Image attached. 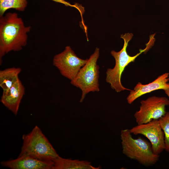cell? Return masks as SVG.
<instances>
[{"label":"cell","mask_w":169,"mask_h":169,"mask_svg":"<svg viewBox=\"0 0 169 169\" xmlns=\"http://www.w3.org/2000/svg\"><path fill=\"white\" fill-rule=\"evenodd\" d=\"M1 165L12 169H52L54 161L39 159L29 156H18L15 159L3 161Z\"/></svg>","instance_id":"cell-10"},{"label":"cell","mask_w":169,"mask_h":169,"mask_svg":"<svg viewBox=\"0 0 169 169\" xmlns=\"http://www.w3.org/2000/svg\"><path fill=\"white\" fill-rule=\"evenodd\" d=\"M139 110L134 115L137 125L147 123L152 120H158L166 113V106L169 100L165 97L152 96L140 101Z\"/></svg>","instance_id":"cell-6"},{"label":"cell","mask_w":169,"mask_h":169,"mask_svg":"<svg viewBox=\"0 0 169 169\" xmlns=\"http://www.w3.org/2000/svg\"><path fill=\"white\" fill-rule=\"evenodd\" d=\"M168 83L169 84V77L168 78Z\"/></svg>","instance_id":"cell-18"},{"label":"cell","mask_w":169,"mask_h":169,"mask_svg":"<svg viewBox=\"0 0 169 169\" xmlns=\"http://www.w3.org/2000/svg\"><path fill=\"white\" fill-rule=\"evenodd\" d=\"M23 144L19 156H29L39 159L54 161L59 156L42 132L36 125L22 136Z\"/></svg>","instance_id":"cell-3"},{"label":"cell","mask_w":169,"mask_h":169,"mask_svg":"<svg viewBox=\"0 0 169 169\" xmlns=\"http://www.w3.org/2000/svg\"><path fill=\"white\" fill-rule=\"evenodd\" d=\"M53 1H54L55 2H57V3H62L64 5H65L66 6H69L71 7H75L76 8H77L80 12V13L81 14L82 12V11L80 10V9H81V8H80L79 7V6L77 5H72L70 3H69L68 2H67L66 1L64 0H51Z\"/></svg>","instance_id":"cell-16"},{"label":"cell","mask_w":169,"mask_h":169,"mask_svg":"<svg viewBox=\"0 0 169 169\" xmlns=\"http://www.w3.org/2000/svg\"><path fill=\"white\" fill-rule=\"evenodd\" d=\"M120 139L123 153L131 159L148 167L155 165L159 160V155L153 153L151 144L140 137L134 138L129 129L122 130Z\"/></svg>","instance_id":"cell-2"},{"label":"cell","mask_w":169,"mask_h":169,"mask_svg":"<svg viewBox=\"0 0 169 169\" xmlns=\"http://www.w3.org/2000/svg\"><path fill=\"white\" fill-rule=\"evenodd\" d=\"M21 71L19 67H11L0 71V86L3 91L9 90L19 79Z\"/></svg>","instance_id":"cell-13"},{"label":"cell","mask_w":169,"mask_h":169,"mask_svg":"<svg viewBox=\"0 0 169 169\" xmlns=\"http://www.w3.org/2000/svg\"><path fill=\"white\" fill-rule=\"evenodd\" d=\"M99 55V49L96 48L75 78L70 81L71 84L79 88L82 91L80 102L83 101L86 95L89 92L100 91L99 67L97 64Z\"/></svg>","instance_id":"cell-5"},{"label":"cell","mask_w":169,"mask_h":169,"mask_svg":"<svg viewBox=\"0 0 169 169\" xmlns=\"http://www.w3.org/2000/svg\"><path fill=\"white\" fill-rule=\"evenodd\" d=\"M88 60L78 57L70 46H67L63 52L54 56L53 63L62 75L71 81Z\"/></svg>","instance_id":"cell-7"},{"label":"cell","mask_w":169,"mask_h":169,"mask_svg":"<svg viewBox=\"0 0 169 169\" xmlns=\"http://www.w3.org/2000/svg\"><path fill=\"white\" fill-rule=\"evenodd\" d=\"M52 169H100V166L95 167L87 160L65 159L59 156L54 161Z\"/></svg>","instance_id":"cell-12"},{"label":"cell","mask_w":169,"mask_h":169,"mask_svg":"<svg viewBox=\"0 0 169 169\" xmlns=\"http://www.w3.org/2000/svg\"><path fill=\"white\" fill-rule=\"evenodd\" d=\"M169 75V73H165L147 84H142L139 82L133 90H130V94L126 98L128 103L131 104L139 97L154 90L160 89L169 90V84L168 83Z\"/></svg>","instance_id":"cell-9"},{"label":"cell","mask_w":169,"mask_h":169,"mask_svg":"<svg viewBox=\"0 0 169 169\" xmlns=\"http://www.w3.org/2000/svg\"><path fill=\"white\" fill-rule=\"evenodd\" d=\"M165 93L166 94L169 98V89L164 90Z\"/></svg>","instance_id":"cell-17"},{"label":"cell","mask_w":169,"mask_h":169,"mask_svg":"<svg viewBox=\"0 0 169 169\" xmlns=\"http://www.w3.org/2000/svg\"><path fill=\"white\" fill-rule=\"evenodd\" d=\"M129 130L135 135H142L148 138L155 155H159L165 150L164 134L158 120H152L147 123L137 125Z\"/></svg>","instance_id":"cell-8"},{"label":"cell","mask_w":169,"mask_h":169,"mask_svg":"<svg viewBox=\"0 0 169 169\" xmlns=\"http://www.w3.org/2000/svg\"><path fill=\"white\" fill-rule=\"evenodd\" d=\"M132 33H125L122 34L120 38L124 40L123 48L118 52L112 50L110 53L115 60V65L112 68H108L106 71V81L109 83L111 88L116 92H119L124 90H131L124 87L121 82V76L125 68L130 63L134 62L136 58L143 52H146L149 49L146 46L144 49H140V52L134 56L129 55L126 51L129 41L132 39Z\"/></svg>","instance_id":"cell-4"},{"label":"cell","mask_w":169,"mask_h":169,"mask_svg":"<svg viewBox=\"0 0 169 169\" xmlns=\"http://www.w3.org/2000/svg\"><path fill=\"white\" fill-rule=\"evenodd\" d=\"M0 64L2 58L11 51H18L26 46L31 27L26 26L16 13L0 16Z\"/></svg>","instance_id":"cell-1"},{"label":"cell","mask_w":169,"mask_h":169,"mask_svg":"<svg viewBox=\"0 0 169 169\" xmlns=\"http://www.w3.org/2000/svg\"><path fill=\"white\" fill-rule=\"evenodd\" d=\"M158 120L164 134L165 150L169 153V112H167Z\"/></svg>","instance_id":"cell-15"},{"label":"cell","mask_w":169,"mask_h":169,"mask_svg":"<svg viewBox=\"0 0 169 169\" xmlns=\"http://www.w3.org/2000/svg\"><path fill=\"white\" fill-rule=\"evenodd\" d=\"M28 4L27 0H0V16L10 9L23 11Z\"/></svg>","instance_id":"cell-14"},{"label":"cell","mask_w":169,"mask_h":169,"mask_svg":"<svg viewBox=\"0 0 169 169\" xmlns=\"http://www.w3.org/2000/svg\"><path fill=\"white\" fill-rule=\"evenodd\" d=\"M25 88L19 79L9 90L3 91L1 101L5 106L16 115L25 94Z\"/></svg>","instance_id":"cell-11"}]
</instances>
